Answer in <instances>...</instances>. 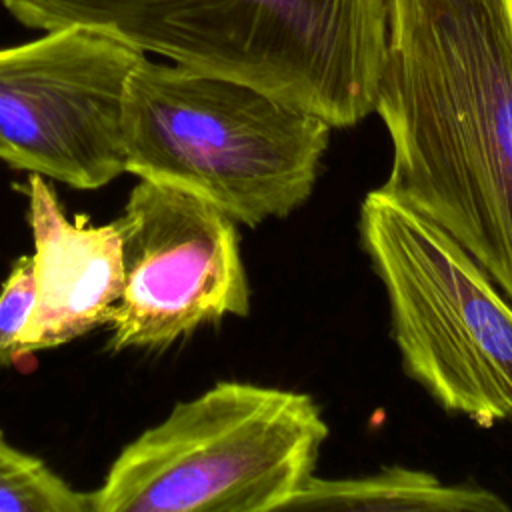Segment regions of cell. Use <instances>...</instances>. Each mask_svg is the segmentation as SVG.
<instances>
[{
	"mask_svg": "<svg viewBox=\"0 0 512 512\" xmlns=\"http://www.w3.org/2000/svg\"><path fill=\"white\" fill-rule=\"evenodd\" d=\"M374 112L392 144L382 186L512 300V0H388Z\"/></svg>",
	"mask_w": 512,
	"mask_h": 512,
	"instance_id": "obj_1",
	"label": "cell"
},
{
	"mask_svg": "<svg viewBox=\"0 0 512 512\" xmlns=\"http://www.w3.org/2000/svg\"><path fill=\"white\" fill-rule=\"evenodd\" d=\"M34 30L82 26L350 128L374 112L388 0H0Z\"/></svg>",
	"mask_w": 512,
	"mask_h": 512,
	"instance_id": "obj_2",
	"label": "cell"
},
{
	"mask_svg": "<svg viewBox=\"0 0 512 512\" xmlns=\"http://www.w3.org/2000/svg\"><path fill=\"white\" fill-rule=\"evenodd\" d=\"M144 56L82 26L0 48V160L80 190L116 180L126 88Z\"/></svg>",
	"mask_w": 512,
	"mask_h": 512,
	"instance_id": "obj_6",
	"label": "cell"
},
{
	"mask_svg": "<svg viewBox=\"0 0 512 512\" xmlns=\"http://www.w3.org/2000/svg\"><path fill=\"white\" fill-rule=\"evenodd\" d=\"M24 192L36 282L34 310L22 336V352L30 358L108 324L122 294V244L116 222L70 220L44 176L30 174Z\"/></svg>",
	"mask_w": 512,
	"mask_h": 512,
	"instance_id": "obj_8",
	"label": "cell"
},
{
	"mask_svg": "<svg viewBox=\"0 0 512 512\" xmlns=\"http://www.w3.org/2000/svg\"><path fill=\"white\" fill-rule=\"evenodd\" d=\"M402 366L446 412L512 420V300L444 226L384 186L360 206Z\"/></svg>",
	"mask_w": 512,
	"mask_h": 512,
	"instance_id": "obj_5",
	"label": "cell"
},
{
	"mask_svg": "<svg viewBox=\"0 0 512 512\" xmlns=\"http://www.w3.org/2000/svg\"><path fill=\"white\" fill-rule=\"evenodd\" d=\"M122 294L108 348L162 350L204 324L250 312L236 222L178 188L140 180L114 220Z\"/></svg>",
	"mask_w": 512,
	"mask_h": 512,
	"instance_id": "obj_7",
	"label": "cell"
},
{
	"mask_svg": "<svg viewBox=\"0 0 512 512\" xmlns=\"http://www.w3.org/2000/svg\"><path fill=\"white\" fill-rule=\"evenodd\" d=\"M330 430L312 396L224 380L122 448L94 512H272L314 474Z\"/></svg>",
	"mask_w": 512,
	"mask_h": 512,
	"instance_id": "obj_4",
	"label": "cell"
},
{
	"mask_svg": "<svg viewBox=\"0 0 512 512\" xmlns=\"http://www.w3.org/2000/svg\"><path fill=\"white\" fill-rule=\"evenodd\" d=\"M286 510H406V512H508L496 492L476 484H446L438 476L386 466L374 474L320 478L312 474Z\"/></svg>",
	"mask_w": 512,
	"mask_h": 512,
	"instance_id": "obj_9",
	"label": "cell"
},
{
	"mask_svg": "<svg viewBox=\"0 0 512 512\" xmlns=\"http://www.w3.org/2000/svg\"><path fill=\"white\" fill-rule=\"evenodd\" d=\"M0 512H94L92 492L74 490L44 460L0 432Z\"/></svg>",
	"mask_w": 512,
	"mask_h": 512,
	"instance_id": "obj_10",
	"label": "cell"
},
{
	"mask_svg": "<svg viewBox=\"0 0 512 512\" xmlns=\"http://www.w3.org/2000/svg\"><path fill=\"white\" fill-rule=\"evenodd\" d=\"M36 302L32 254L20 256L0 288V364L18 366L26 356L22 336Z\"/></svg>",
	"mask_w": 512,
	"mask_h": 512,
	"instance_id": "obj_11",
	"label": "cell"
},
{
	"mask_svg": "<svg viewBox=\"0 0 512 512\" xmlns=\"http://www.w3.org/2000/svg\"><path fill=\"white\" fill-rule=\"evenodd\" d=\"M330 130L252 86L148 56L126 88V172L194 194L252 228L310 198Z\"/></svg>",
	"mask_w": 512,
	"mask_h": 512,
	"instance_id": "obj_3",
	"label": "cell"
}]
</instances>
